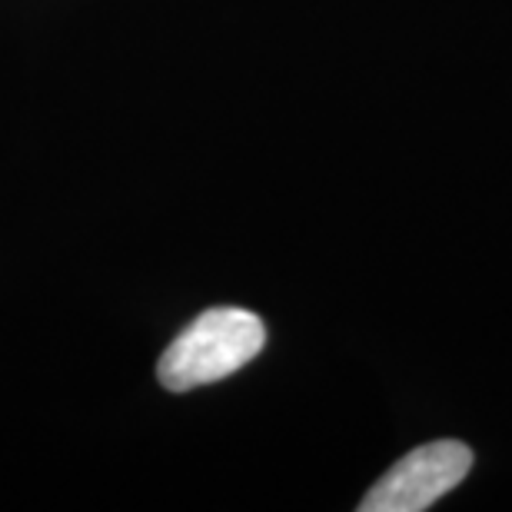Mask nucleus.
<instances>
[{
    "label": "nucleus",
    "instance_id": "obj_1",
    "mask_svg": "<svg viewBox=\"0 0 512 512\" xmlns=\"http://www.w3.org/2000/svg\"><path fill=\"white\" fill-rule=\"evenodd\" d=\"M266 346V326L240 306L203 310L160 356L157 376L170 393L210 386L243 370Z\"/></svg>",
    "mask_w": 512,
    "mask_h": 512
},
{
    "label": "nucleus",
    "instance_id": "obj_2",
    "mask_svg": "<svg viewBox=\"0 0 512 512\" xmlns=\"http://www.w3.org/2000/svg\"><path fill=\"white\" fill-rule=\"evenodd\" d=\"M473 466V453L456 439L416 446L363 496V512H423L456 489Z\"/></svg>",
    "mask_w": 512,
    "mask_h": 512
}]
</instances>
